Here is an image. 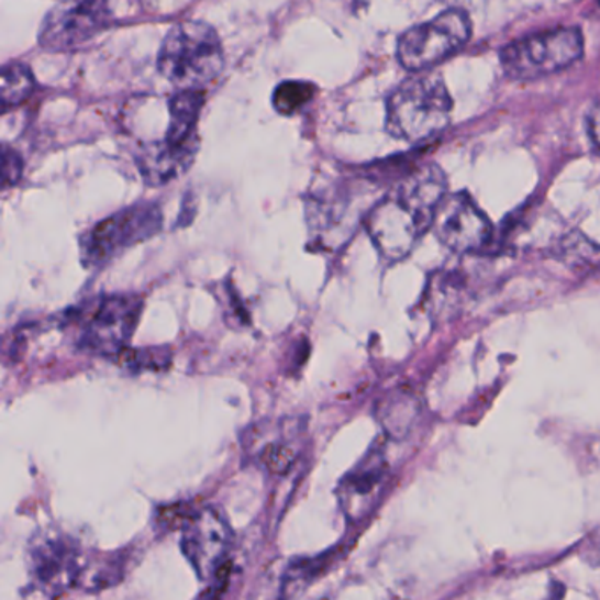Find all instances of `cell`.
Segmentation results:
<instances>
[{"mask_svg":"<svg viewBox=\"0 0 600 600\" xmlns=\"http://www.w3.org/2000/svg\"><path fill=\"white\" fill-rule=\"evenodd\" d=\"M315 96V85L307 81H284L274 92V108L284 116L300 113Z\"/></svg>","mask_w":600,"mask_h":600,"instance_id":"cell-19","label":"cell"},{"mask_svg":"<svg viewBox=\"0 0 600 600\" xmlns=\"http://www.w3.org/2000/svg\"><path fill=\"white\" fill-rule=\"evenodd\" d=\"M233 532L221 511L199 508L181 521V552L203 581L219 578L230 558Z\"/></svg>","mask_w":600,"mask_h":600,"instance_id":"cell-9","label":"cell"},{"mask_svg":"<svg viewBox=\"0 0 600 600\" xmlns=\"http://www.w3.org/2000/svg\"><path fill=\"white\" fill-rule=\"evenodd\" d=\"M446 177L435 164L407 173L367 213L365 224L380 256L397 263L411 254L446 198Z\"/></svg>","mask_w":600,"mask_h":600,"instance_id":"cell-1","label":"cell"},{"mask_svg":"<svg viewBox=\"0 0 600 600\" xmlns=\"http://www.w3.org/2000/svg\"><path fill=\"white\" fill-rule=\"evenodd\" d=\"M125 558L113 555H89L80 579V590L99 591L111 588L124 578Z\"/></svg>","mask_w":600,"mask_h":600,"instance_id":"cell-17","label":"cell"},{"mask_svg":"<svg viewBox=\"0 0 600 600\" xmlns=\"http://www.w3.org/2000/svg\"><path fill=\"white\" fill-rule=\"evenodd\" d=\"M388 459L380 447H371L365 458L342 479L336 490L342 512L347 520L359 523L379 502L388 479Z\"/></svg>","mask_w":600,"mask_h":600,"instance_id":"cell-12","label":"cell"},{"mask_svg":"<svg viewBox=\"0 0 600 600\" xmlns=\"http://www.w3.org/2000/svg\"><path fill=\"white\" fill-rule=\"evenodd\" d=\"M420 414V403L409 391H395L380 402L379 421L386 433L393 438H403L411 432Z\"/></svg>","mask_w":600,"mask_h":600,"instance_id":"cell-16","label":"cell"},{"mask_svg":"<svg viewBox=\"0 0 600 600\" xmlns=\"http://www.w3.org/2000/svg\"><path fill=\"white\" fill-rule=\"evenodd\" d=\"M36 89V80L25 64L10 63L2 67V85H0V101L2 110L19 107Z\"/></svg>","mask_w":600,"mask_h":600,"instance_id":"cell-18","label":"cell"},{"mask_svg":"<svg viewBox=\"0 0 600 600\" xmlns=\"http://www.w3.org/2000/svg\"><path fill=\"white\" fill-rule=\"evenodd\" d=\"M143 303L137 296H104L92 305L85 307L76 318L78 345L99 356L124 353L133 338Z\"/></svg>","mask_w":600,"mask_h":600,"instance_id":"cell-7","label":"cell"},{"mask_svg":"<svg viewBox=\"0 0 600 600\" xmlns=\"http://www.w3.org/2000/svg\"><path fill=\"white\" fill-rule=\"evenodd\" d=\"M599 2H600V0H599Z\"/></svg>","mask_w":600,"mask_h":600,"instance_id":"cell-23","label":"cell"},{"mask_svg":"<svg viewBox=\"0 0 600 600\" xmlns=\"http://www.w3.org/2000/svg\"><path fill=\"white\" fill-rule=\"evenodd\" d=\"M300 433L298 421H284L278 429L263 430L259 438L252 441L254 458L266 470L284 474L292 467L300 453Z\"/></svg>","mask_w":600,"mask_h":600,"instance_id":"cell-14","label":"cell"},{"mask_svg":"<svg viewBox=\"0 0 600 600\" xmlns=\"http://www.w3.org/2000/svg\"><path fill=\"white\" fill-rule=\"evenodd\" d=\"M224 69V49L215 29L198 20L180 22L164 37L159 71L178 90H204Z\"/></svg>","mask_w":600,"mask_h":600,"instance_id":"cell-3","label":"cell"},{"mask_svg":"<svg viewBox=\"0 0 600 600\" xmlns=\"http://www.w3.org/2000/svg\"><path fill=\"white\" fill-rule=\"evenodd\" d=\"M22 169L20 155L10 146H4V152H2V184H4V189L14 186L20 180Z\"/></svg>","mask_w":600,"mask_h":600,"instance_id":"cell-21","label":"cell"},{"mask_svg":"<svg viewBox=\"0 0 600 600\" xmlns=\"http://www.w3.org/2000/svg\"><path fill=\"white\" fill-rule=\"evenodd\" d=\"M198 148L199 140L171 142L164 137L160 142L143 146L137 154V169L148 186H166L192 166Z\"/></svg>","mask_w":600,"mask_h":600,"instance_id":"cell-13","label":"cell"},{"mask_svg":"<svg viewBox=\"0 0 600 600\" xmlns=\"http://www.w3.org/2000/svg\"><path fill=\"white\" fill-rule=\"evenodd\" d=\"M433 227L437 231L438 240L458 254L479 251L490 242L493 233L490 219L465 192L442 199Z\"/></svg>","mask_w":600,"mask_h":600,"instance_id":"cell-11","label":"cell"},{"mask_svg":"<svg viewBox=\"0 0 600 600\" xmlns=\"http://www.w3.org/2000/svg\"><path fill=\"white\" fill-rule=\"evenodd\" d=\"M90 553L58 530H43L29 544L31 585L43 596H63L80 587Z\"/></svg>","mask_w":600,"mask_h":600,"instance_id":"cell-8","label":"cell"},{"mask_svg":"<svg viewBox=\"0 0 600 600\" xmlns=\"http://www.w3.org/2000/svg\"><path fill=\"white\" fill-rule=\"evenodd\" d=\"M203 104V90H178L169 101V127L164 137L171 142L198 140L196 129Z\"/></svg>","mask_w":600,"mask_h":600,"instance_id":"cell-15","label":"cell"},{"mask_svg":"<svg viewBox=\"0 0 600 600\" xmlns=\"http://www.w3.org/2000/svg\"><path fill=\"white\" fill-rule=\"evenodd\" d=\"M330 562H332V558H326V556L295 562V564L286 570L284 593H286V596H298V593H301V591L309 587L310 582L315 581V579L326 570Z\"/></svg>","mask_w":600,"mask_h":600,"instance_id":"cell-20","label":"cell"},{"mask_svg":"<svg viewBox=\"0 0 600 600\" xmlns=\"http://www.w3.org/2000/svg\"><path fill=\"white\" fill-rule=\"evenodd\" d=\"M453 115V99L446 81L432 73H415L388 99L386 129L407 143L430 142L446 131Z\"/></svg>","mask_w":600,"mask_h":600,"instance_id":"cell-2","label":"cell"},{"mask_svg":"<svg viewBox=\"0 0 600 600\" xmlns=\"http://www.w3.org/2000/svg\"><path fill=\"white\" fill-rule=\"evenodd\" d=\"M163 227V213L154 203H137L93 225L81 238V260L89 268L107 265L122 252L146 242Z\"/></svg>","mask_w":600,"mask_h":600,"instance_id":"cell-6","label":"cell"},{"mask_svg":"<svg viewBox=\"0 0 600 600\" xmlns=\"http://www.w3.org/2000/svg\"><path fill=\"white\" fill-rule=\"evenodd\" d=\"M473 36V22L459 8L442 11L430 22L409 29L398 40V63L407 71H430L447 58L458 54Z\"/></svg>","mask_w":600,"mask_h":600,"instance_id":"cell-5","label":"cell"},{"mask_svg":"<svg viewBox=\"0 0 600 600\" xmlns=\"http://www.w3.org/2000/svg\"><path fill=\"white\" fill-rule=\"evenodd\" d=\"M588 127H590L591 140L600 148V99L596 102V107L591 108Z\"/></svg>","mask_w":600,"mask_h":600,"instance_id":"cell-22","label":"cell"},{"mask_svg":"<svg viewBox=\"0 0 600 600\" xmlns=\"http://www.w3.org/2000/svg\"><path fill=\"white\" fill-rule=\"evenodd\" d=\"M585 49L579 29L562 27L535 32L512 41L500 52V63L509 78L518 81L538 80L564 71L578 63Z\"/></svg>","mask_w":600,"mask_h":600,"instance_id":"cell-4","label":"cell"},{"mask_svg":"<svg viewBox=\"0 0 600 600\" xmlns=\"http://www.w3.org/2000/svg\"><path fill=\"white\" fill-rule=\"evenodd\" d=\"M110 20L108 0H63L41 25V48L54 54L81 48L108 29Z\"/></svg>","mask_w":600,"mask_h":600,"instance_id":"cell-10","label":"cell"}]
</instances>
